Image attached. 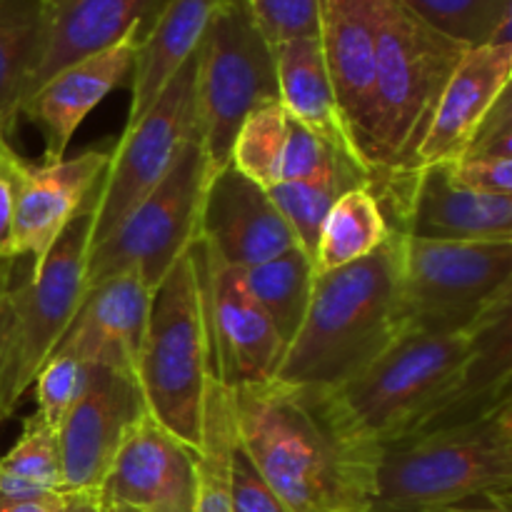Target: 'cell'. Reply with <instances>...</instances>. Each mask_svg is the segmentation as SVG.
Returning a JSON list of instances; mask_svg holds the SVG:
<instances>
[{
  "label": "cell",
  "mask_w": 512,
  "mask_h": 512,
  "mask_svg": "<svg viewBox=\"0 0 512 512\" xmlns=\"http://www.w3.org/2000/svg\"><path fill=\"white\" fill-rule=\"evenodd\" d=\"M235 440L288 512H370L380 448L333 390L265 380L230 388Z\"/></svg>",
  "instance_id": "6da1fadb"
},
{
  "label": "cell",
  "mask_w": 512,
  "mask_h": 512,
  "mask_svg": "<svg viewBox=\"0 0 512 512\" xmlns=\"http://www.w3.org/2000/svg\"><path fill=\"white\" fill-rule=\"evenodd\" d=\"M400 258L403 235L390 230L368 258L315 275L308 313L275 380L335 390L370 368L403 335Z\"/></svg>",
  "instance_id": "7a4b0ae2"
},
{
  "label": "cell",
  "mask_w": 512,
  "mask_h": 512,
  "mask_svg": "<svg viewBox=\"0 0 512 512\" xmlns=\"http://www.w3.org/2000/svg\"><path fill=\"white\" fill-rule=\"evenodd\" d=\"M465 50L428 28L398 0H375L370 188L413 170L440 93Z\"/></svg>",
  "instance_id": "3957f363"
},
{
  "label": "cell",
  "mask_w": 512,
  "mask_h": 512,
  "mask_svg": "<svg viewBox=\"0 0 512 512\" xmlns=\"http://www.w3.org/2000/svg\"><path fill=\"white\" fill-rule=\"evenodd\" d=\"M493 493H512V403L385 445L370 512H430Z\"/></svg>",
  "instance_id": "277c9868"
},
{
  "label": "cell",
  "mask_w": 512,
  "mask_h": 512,
  "mask_svg": "<svg viewBox=\"0 0 512 512\" xmlns=\"http://www.w3.org/2000/svg\"><path fill=\"white\" fill-rule=\"evenodd\" d=\"M478 330L403 335L370 368L335 388V400L380 450L428 433L463 383Z\"/></svg>",
  "instance_id": "5b68a950"
},
{
  "label": "cell",
  "mask_w": 512,
  "mask_h": 512,
  "mask_svg": "<svg viewBox=\"0 0 512 512\" xmlns=\"http://www.w3.org/2000/svg\"><path fill=\"white\" fill-rule=\"evenodd\" d=\"M135 378L148 413L198 450L213 355L193 245L153 293Z\"/></svg>",
  "instance_id": "8992f818"
},
{
  "label": "cell",
  "mask_w": 512,
  "mask_h": 512,
  "mask_svg": "<svg viewBox=\"0 0 512 512\" xmlns=\"http://www.w3.org/2000/svg\"><path fill=\"white\" fill-rule=\"evenodd\" d=\"M510 300L512 243H440L403 235V335L475 330Z\"/></svg>",
  "instance_id": "52a82bcc"
},
{
  "label": "cell",
  "mask_w": 512,
  "mask_h": 512,
  "mask_svg": "<svg viewBox=\"0 0 512 512\" xmlns=\"http://www.w3.org/2000/svg\"><path fill=\"white\" fill-rule=\"evenodd\" d=\"M93 200L95 190L55 240L43 265L13 288V315L0 340V425L15 413L55 353L83 300L93 238Z\"/></svg>",
  "instance_id": "ba28073f"
},
{
  "label": "cell",
  "mask_w": 512,
  "mask_h": 512,
  "mask_svg": "<svg viewBox=\"0 0 512 512\" xmlns=\"http://www.w3.org/2000/svg\"><path fill=\"white\" fill-rule=\"evenodd\" d=\"M278 100L273 45L253 23L245 0H223L198 48L195 130L208 180L230 165V150L243 120Z\"/></svg>",
  "instance_id": "9c48e42d"
},
{
  "label": "cell",
  "mask_w": 512,
  "mask_h": 512,
  "mask_svg": "<svg viewBox=\"0 0 512 512\" xmlns=\"http://www.w3.org/2000/svg\"><path fill=\"white\" fill-rule=\"evenodd\" d=\"M208 185L198 130L180 148L158 188L125 218V223L90 248L85 290L123 270H138L150 293L200 235V208Z\"/></svg>",
  "instance_id": "30bf717a"
},
{
  "label": "cell",
  "mask_w": 512,
  "mask_h": 512,
  "mask_svg": "<svg viewBox=\"0 0 512 512\" xmlns=\"http://www.w3.org/2000/svg\"><path fill=\"white\" fill-rule=\"evenodd\" d=\"M195 73L198 53L165 85L148 113L128 125L113 145L103 180L95 188L90 248L108 240L158 188L185 140L195 133Z\"/></svg>",
  "instance_id": "8fae6325"
},
{
  "label": "cell",
  "mask_w": 512,
  "mask_h": 512,
  "mask_svg": "<svg viewBox=\"0 0 512 512\" xmlns=\"http://www.w3.org/2000/svg\"><path fill=\"white\" fill-rule=\"evenodd\" d=\"M390 230L440 243H512V195L475 193L450 183L443 165L370 188Z\"/></svg>",
  "instance_id": "7c38bea8"
},
{
  "label": "cell",
  "mask_w": 512,
  "mask_h": 512,
  "mask_svg": "<svg viewBox=\"0 0 512 512\" xmlns=\"http://www.w3.org/2000/svg\"><path fill=\"white\" fill-rule=\"evenodd\" d=\"M208 323L213 378L225 388L273 380L285 345L245 288L240 270L223 263L203 240L193 243Z\"/></svg>",
  "instance_id": "4fadbf2b"
},
{
  "label": "cell",
  "mask_w": 512,
  "mask_h": 512,
  "mask_svg": "<svg viewBox=\"0 0 512 512\" xmlns=\"http://www.w3.org/2000/svg\"><path fill=\"white\" fill-rule=\"evenodd\" d=\"M148 413L138 378L110 365H90L88 380L58 428L63 493H100L128 430Z\"/></svg>",
  "instance_id": "5bb4252c"
},
{
  "label": "cell",
  "mask_w": 512,
  "mask_h": 512,
  "mask_svg": "<svg viewBox=\"0 0 512 512\" xmlns=\"http://www.w3.org/2000/svg\"><path fill=\"white\" fill-rule=\"evenodd\" d=\"M103 505L135 512H195L198 465L195 450L143 413L128 430L105 483Z\"/></svg>",
  "instance_id": "9a60e30c"
},
{
  "label": "cell",
  "mask_w": 512,
  "mask_h": 512,
  "mask_svg": "<svg viewBox=\"0 0 512 512\" xmlns=\"http://www.w3.org/2000/svg\"><path fill=\"white\" fill-rule=\"evenodd\" d=\"M110 153L113 145H103L58 163L30 165L23 158L15 163V255L30 258V273L43 265L60 233L88 203Z\"/></svg>",
  "instance_id": "2e32d148"
},
{
  "label": "cell",
  "mask_w": 512,
  "mask_h": 512,
  "mask_svg": "<svg viewBox=\"0 0 512 512\" xmlns=\"http://www.w3.org/2000/svg\"><path fill=\"white\" fill-rule=\"evenodd\" d=\"M198 238L233 268H250L298 245L268 190L233 165L205 185Z\"/></svg>",
  "instance_id": "e0dca14e"
},
{
  "label": "cell",
  "mask_w": 512,
  "mask_h": 512,
  "mask_svg": "<svg viewBox=\"0 0 512 512\" xmlns=\"http://www.w3.org/2000/svg\"><path fill=\"white\" fill-rule=\"evenodd\" d=\"M140 35V28L130 30L118 43L68 65L25 100L20 115L40 130L45 163L63 160L75 130L90 110L100 105L110 90L128 83Z\"/></svg>",
  "instance_id": "ac0fdd59"
},
{
  "label": "cell",
  "mask_w": 512,
  "mask_h": 512,
  "mask_svg": "<svg viewBox=\"0 0 512 512\" xmlns=\"http://www.w3.org/2000/svg\"><path fill=\"white\" fill-rule=\"evenodd\" d=\"M153 293L138 270H123L85 290L55 355L83 365H110L135 375Z\"/></svg>",
  "instance_id": "d6986e66"
},
{
  "label": "cell",
  "mask_w": 512,
  "mask_h": 512,
  "mask_svg": "<svg viewBox=\"0 0 512 512\" xmlns=\"http://www.w3.org/2000/svg\"><path fill=\"white\" fill-rule=\"evenodd\" d=\"M325 63L345 128L368 168L375 85V0H318Z\"/></svg>",
  "instance_id": "ffe728a7"
},
{
  "label": "cell",
  "mask_w": 512,
  "mask_h": 512,
  "mask_svg": "<svg viewBox=\"0 0 512 512\" xmlns=\"http://www.w3.org/2000/svg\"><path fill=\"white\" fill-rule=\"evenodd\" d=\"M512 43L468 48L445 83L428 135L410 173L458 158L488 118L498 98L510 90Z\"/></svg>",
  "instance_id": "44dd1931"
},
{
  "label": "cell",
  "mask_w": 512,
  "mask_h": 512,
  "mask_svg": "<svg viewBox=\"0 0 512 512\" xmlns=\"http://www.w3.org/2000/svg\"><path fill=\"white\" fill-rule=\"evenodd\" d=\"M163 3L165 0H43L48 30L28 98L68 65L118 43L130 30L148 28Z\"/></svg>",
  "instance_id": "7402d4cb"
},
{
  "label": "cell",
  "mask_w": 512,
  "mask_h": 512,
  "mask_svg": "<svg viewBox=\"0 0 512 512\" xmlns=\"http://www.w3.org/2000/svg\"><path fill=\"white\" fill-rule=\"evenodd\" d=\"M223 0H165L143 30L130 73L128 123H138L165 85L198 53L203 35Z\"/></svg>",
  "instance_id": "603a6c76"
},
{
  "label": "cell",
  "mask_w": 512,
  "mask_h": 512,
  "mask_svg": "<svg viewBox=\"0 0 512 512\" xmlns=\"http://www.w3.org/2000/svg\"><path fill=\"white\" fill-rule=\"evenodd\" d=\"M273 55L275 75H278V100L285 115L318 138H323L325 143L335 145V148L345 150L360 160L348 128H345L318 35L275 45Z\"/></svg>",
  "instance_id": "cb8c5ba5"
},
{
  "label": "cell",
  "mask_w": 512,
  "mask_h": 512,
  "mask_svg": "<svg viewBox=\"0 0 512 512\" xmlns=\"http://www.w3.org/2000/svg\"><path fill=\"white\" fill-rule=\"evenodd\" d=\"M43 0H0V133L15 128L45 48Z\"/></svg>",
  "instance_id": "d4e9b609"
},
{
  "label": "cell",
  "mask_w": 512,
  "mask_h": 512,
  "mask_svg": "<svg viewBox=\"0 0 512 512\" xmlns=\"http://www.w3.org/2000/svg\"><path fill=\"white\" fill-rule=\"evenodd\" d=\"M238 270L248 293L278 333L280 343L288 348L308 313L315 283L313 258L300 245H293L275 258Z\"/></svg>",
  "instance_id": "484cf974"
},
{
  "label": "cell",
  "mask_w": 512,
  "mask_h": 512,
  "mask_svg": "<svg viewBox=\"0 0 512 512\" xmlns=\"http://www.w3.org/2000/svg\"><path fill=\"white\" fill-rule=\"evenodd\" d=\"M388 235L390 225L370 185L348 190L335 200L320 225L313 253L315 275H325L368 258L388 240Z\"/></svg>",
  "instance_id": "4316f807"
},
{
  "label": "cell",
  "mask_w": 512,
  "mask_h": 512,
  "mask_svg": "<svg viewBox=\"0 0 512 512\" xmlns=\"http://www.w3.org/2000/svg\"><path fill=\"white\" fill-rule=\"evenodd\" d=\"M238 450L230 388L210 378L205 390L203 428L195 450L198 465V505L195 512H230V475Z\"/></svg>",
  "instance_id": "83f0119b"
},
{
  "label": "cell",
  "mask_w": 512,
  "mask_h": 512,
  "mask_svg": "<svg viewBox=\"0 0 512 512\" xmlns=\"http://www.w3.org/2000/svg\"><path fill=\"white\" fill-rule=\"evenodd\" d=\"M50 493H63L58 430L33 413L25 418L18 443L0 455V495L35 498Z\"/></svg>",
  "instance_id": "f1b7e54d"
},
{
  "label": "cell",
  "mask_w": 512,
  "mask_h": 512,
  "mask_svg": "<svg viewBox=\"0 0 512 512\" xmlns=\"http://www.w3.org/2000/svg\"><path fill=\"white\" fill-rule=\"evenodd\" d=\"M435 33L463 48L512 43V0H398Z\"/></svg>",
  "instance_id": "f546056e"
},
{
  "label": "cell",
  "mask_w": 512,
  "mask_h": 512,
  "mask_svg": "<svg viewBox=\"0 0 512 512\" xmlns=\"http://www.w3.org/2000/svg\"><path fill=\"white\" fill-rule=\"evenodd\" d=\"M370 185L368 175H333L305 183H278L268 190L270 200L295 235V243L313 258L318 245L320 225L335 205V200L353 188Z\"/></svg>",
  "instance_id": "4dcf8cb0"
},
{
  "label": "cell",
  "mask_w": 512,
  "mask_h": 512,
  "mask_svg": "<svg viewBox=\"0 0 512 512\" xmlns=\"http://www.w3.org/2000/svg\"><path fill=\"white\" fill-rule=\"evenodd\" d=\"M288 115L280 100L255 108L238 128L230 150V165L245 178L270 190L278 183L280 163H283Z\"/></svg>",
  "instance_id": "1f68e13d"
},
{
  "label": "cell",
  "mask_w": 512,
  "mask_h": 512,
  "mask_svg": "<svg viewBox=\"0 0 512 512\" xmlns=\"http://www.w3.org/2000/svg\"><path fill=\"white\" fill-rule=\"evenodd\" d=\"M85 380H88V365L70 355H50L35 378V403H38L35 415L45 425L58 430L83 393Z\"/></svg>",
  "instance_id": "d6a6232c"
},
{
  "label": "cell",
  "mask_w": 512,
  "mask_h": 512,
  "mask_svg": "<svg viewBox=\"0 0 512 512\" xmlns=\"http://www.w3.org/2000/svg\"><path fill=\"white\" fill-rule=\"evenodd\" d=\"M248 13L270 45L318 35V0H245Z\"/></svg>",
  "instance_id": "836d02e7"
},
{
  "label": "cell",
  "mask_w": 512,
  "mask_h": 512,
  "mask_svg": "<svg viewBox=\"0 0 512 512\" xmlns=\"http://www.w3.org/2000/svg\"><path fill=\"white\" fill-rule=\"evenodd\" d=\"M450 183L475 193L512 195V158H490V155L463 153L443 163Z\"/></svg>",
  "instance_id": "e575fe53"
},
{
  "label": "cell",
  "mask_w": 512,
  "mask_h": 512,
  "mask_svg": "<svg viewBox=\"0 0 512 512\" xmlns=\"http://www.w3.org/2000/svg\"><path fill=\"white\" fill-rule=\"evenodd\" d=\"M230 512H288L240 448L235 450L230 475Z\"/></svg>",
  "instance_id": "d590c367"
},
{
  "label": "cell",
  "mask_w": 512,
  "mask_h": 512,
  "mask_svg": "<svg viewBox=\"0 0 512 512\" xmlns=\"http://www.w3.org/2000/svg\"><path fill=\"white\" fill-rule=\"evenodd\" d=\"M20 155L15 153L8 138H0V258L15 255V193H13V170Z\"/></svg>",
  "instance_id": "8d00e7d4"
},
{
  "label": "cell",
  "mask_w": 512,
  "mask_h": 512,
  "mask_svg": "<svg viewBox=\"0 0 512 512\" xmlns=\"http://www.w3.org/2000/svg\"><path fill=\"white\" fill-rule=\"evenodd\" d=\"M68 493L35 495V498H5L0 495V512H63Z\"/></svg>",
  "instance_id": "74e56055"
},
{
  "label": "cell",
  "mask_w": 512,
  "mask_h": 512,
  "mask_svg": "<svg viewBox=\"0 0 512 512\" xmlns=\"http://www.w3.org/2000/svg\"><path fill=\"white\" fill-rule=\"evenodd\" d=\"M430 512H512V493L478 495V498L460 500V503L445 505V508Z\"/></svg>",
  "instance_id": "f35d334b"
},
{
  "label": "cell",
  "mask_w": 512,
  "mask_h": 512,
  "mask_svg": "<svg viewBox=\"0 0 512 512\" xmlns=\"http://www.w3.org/2000/svg\"><path fill=\"white\" fill-rule=\"evenodd\" d=\"M63 512H105L98 493H73L65 500Z\"/></svg>",
  "instance_id": "ab89813d"
},
{
  "label": "cell",
  "mask_w": 512,
  "mask_h": 512,
  "mask_svg": "<svg viewBox=\"0 0 512 512\" xmlns=\"http://www.w3.org/2000/svg\"><path fill=\"white\" fill-rule=\"evenodd\" d=\"M15 263H18V260L0 258V298H5V295H8L10 290L15 288V285H13Z\"/></svg>",
  "instance_id": "60d3db41"
},
{
  "label": "cell",
  "mask_w": 512,
  "mask_h": 512,
  "mask_svg": "<svg viewBox=\"0 0 512 512\" xmlns=\"http://www.w3.org/2000/svg\"><path fill=\"white\" fill-rule=\"evenodd\" d=\"M10 315H13V290L5 298H0V340L10 325Z\"/></svg>",
  "instance_id": "b9f144b4"
},
{
  "label": "cell",
  "mask_w": 512,
  "mask_h": 512,
  "mask_svg": "<svg viewBox=\"0 0 512 512\" xmlns=\"http://www.w3.org/2000/svg\"><path fill=\"white\" fill-rule=\"evenodd\" d=\"M105 512H135V510L120 508V505H105Z\"/></svg>",
  "instance_id": "7bdbcfd3"
},
{
  "label": "cell",
  "mask_w": 512,
  "mask_h": 512,
  "mask_svg": "<svg viewBox=\"0 0 512 512\" xmlns=\"http://www.w3.org/2000/svg\"><path fill=\"white\" fill-rule=\"evenodd\" d=\"M0 138H5V135H3V133H0Z\"/></svg>",
  "instance_id": "ee69618b"
}]
</instances>
